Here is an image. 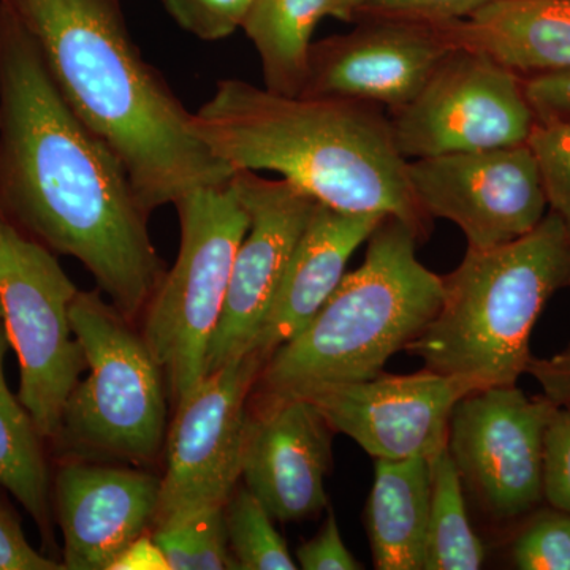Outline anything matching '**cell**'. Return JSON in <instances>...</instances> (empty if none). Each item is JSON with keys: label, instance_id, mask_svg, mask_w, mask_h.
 <instances>
[{"label": "cell", "instance_id": "27", "mask_svg": "<svg viewBox=\"0 0 570 570\" xmlns=\"http://www.w3.org/2000/svg\"><path fill=\"white\" fill-rule=\"evenodd\" d=\"M528 145L538 159L550 212L570 232V119L535 122Z\"/></svg>", "mask_w": 570, "mask_h": 570}, {"label": "cell", "instance_id": "23", "mask_svg": "<svg viewBox=\"0 0 570 570\" xmlns=\"http://www.w3.org/2000/svg\"><path fill=\"white\" fill-rule=\"evenodd\" d=\"M428 463L431 494L425 570H478L485 562V547L469 521L459 469L448 448Z\"/></svg>", "mask_w": 570, "mask_h": 570}, {"label": "cell", "instance_id": "6", "mask_svg": "<svg viewBox=\"0 0 570 570\" xmlns=\"http://www.w3.org/2000/svg\"><path fill=\"white\" fill-rule=\"evenodd\" d=\"M70 322L88 377L70 393L55 438L70 459L149 464L167 438V384L145 336L96 292L78 291Z\"/></svg>", "mask_w": 570, "mask_h": 570}, {"label": "cell", "instance_id": "29", "mask_svg": "<svg viewBox=\"0 0 570 570\" xmlns=\"http://www.w3.org/2000/svg\"><path fill=\"white\" fill-rule=\"evenodd\" d=\"M494 0H370L356 18H385L441 26L466 20Z\"/></svg>", "mask_w": 570, "mask_h": 570}, {"label": "cell", "instance_id": "24", "mask_svg": "<svg viewBox=\"0 0 570 570\" xmlns=\"http://www.w3.org/2000/svg\"><path fill=\"white\" fill-rule=\"evenodd\" d=\"M228 546L242 570L298 569L265 505L246 487H236L224 505Z\"/></svg>", "mask_w": 570, "mask_h": 570}, {"label": "cell", "instance_id": "34", "mask_svg": "<svg viewBox=\"0 0 570 570\" xmlns=\"http://www.w3.org/2000/svg\"><path fill=\"white\" fill-rule=\"evenodd\" d=\"M557 407L570 411V346L550 358H534L527 370Z\"/></svg>", "mask_w": 570, "mask_h": 570}, {"label": "cell", "instance_id": "1", "mask_svg": "<svg viewBox=\"0 0 570 570\" xmlns=\"http://www.w3.org/2000/svg\"><path fill=\"white\" fill-rule=\"evenodd\" d=\"M149 216L126 168L71 110L39 45L0 0V219L80 261L130 322L165 273Z\"/></svg>", "mask_w": 570, "mask_h": 570}, {"label": "cell", "instance_id": "4", "mask_svg": "<svg viewBox=\"0 0 570 570\" xmlns=\"http://www.w3.org/2000/svg\"><path fill=\"white\" fill-rule=\"evenodd\" d=\"M417 232L387 216L367 238L365 261L346 273L316 317L266 360L257 401L317 385L363 381L436 316L444 283L417 258Z\"/></svg>", "mask_w": 570, "mask_h": 570}, {"label": "cell", "instance_id": "9", "mask_svg": "<svg viewBox=\"0 0 570 570\" xmlns=\"http://www.w3.org/2000/svg\"><path fill=\"white\" fill-rule=\"evenodd\" d=\"M265 360L247 352L206 374L176 404L165 438V472L154 528L224 508L242 479L247 397Z\"/></svg>", "mask_w": 570, "mask_h": 570}, {"label": "cell", "instance_id": "22", "mask_svg": "<svg viewBox=\"0 0 570 570\" xmlns=\"http://www.w3.org/2000/svg\"><path fill=\"white\" fill-rule=\"evenodd\" d=\"M9 346L0 318V485L28 510L45 542L52 546V490L45 439L20 397L7 385L3 360Z\"/></svg>", "mask_w": 570, "mask_h": 570}, {"label": "cell", "instance_id": "28", "mask_svg": "<svg viewBox=\"0 0 570 570\" xmlns=\"http://www.w3.org/2000/svg\"><path fill=\"white\" fill-rule=\"evenodd\" d=\"M179 28L204 41L227 39L243 28L253 0H160Z\"/></svg>", "mask_w": 570, "mask_h": 570}, {"label": "cell", "instance_id": "25", "mask_svg": "<svg viewBox=\"0 0 570 570\" xmlns=\"http://www.w3.org/2000/svg\"><path fill=\"white\" fill-rule=\"evenodd\" d=\"M153 539L170 570L238 569L228 546L224 508L205 510L171 527L154 528Z\"/></svg>", "mask_w": 570, "mask_h": 570}, {"label": "cell", "instance_id": "30", "mask_svg": "<svg viewBox=\"0 0 570 570\" xmlns=\"http://www.w3.org/2000/svg\"><path fill=\"white\" fill-rule=\"evenodd\" d=\"M543 501L570 513V411L554 407L543 438Z\"/></svg>", "mask_w": 570, "mask_h": 570}, {"label": "cell", "instance_id": "12", "mask_svg": "<svg viewBox=\"0 0 570 570\" xmlns=\"http://www.w3.org/2000/svg\"><path fill=\"white\" fill-rule=\"evenodd\" d=\"M407 174L428 216L459 225L468 247L485 249L519 239L542 223L549 208L528 142L414 159Z\"/></svg>", "mask_w": 570, "mask_h": 570}, {"label": "cell", "instance_id": "35", "mask_svg": "<svg viewBox=\"0 0 570 570\" xmlns=\"http://www.w3.org/2000/svg\"><path fill=\"white\" fill-rule=\"evenodd\" d=\"M170 570L165 560L163 551L157 546L156 540L142 534L141 538L134 540L121 557L111 566V570Z\"/></svg>", "mask_w": 570, "mask_h": 570}, {"label": "cell", "instance_id": "14", "mask_svg": "<svg viewBox=\"0 0 570 570\" xmlns=\"http://www.w3.org/2000/svg\"><path fill=\"white\" fill-rule=\"evenodd\" d=\"M471 392L459 379L425 367L317 385L291 396L313 403L333 431L354 439L367 455L397 461L430 460L448 448L453 409Z\"/></svg>", "mask_w": 570, "mask_h": 570}, {"label": "cell", "instance_id": "36", "mask_svg": "<svg viewBox=\"0 0 570 570\" xmlns=\"http://www.w3.org/2000/svg\"><path fill=\"white\" fill-rule=\"evenodd\" d=\"M370 0H330L326 17L340 21H354L356 13L366 6Z\"/></svg>", "mask_w": 570, "mask_h": 570}, {"label": "cell", "instance_id": "10", "mask_svg": "<svg viewBox=\"0 0 570 570\" xmlns=\"http://www.w3.org/2000/svg\"><path fill=\"white\" fill-rule=\"evenodd\" d=\"M390 122L400 153L423 159L523 145L538 119L519 75L489 56L455 48Z\"/></svg>", "mask_w": 570, "mask_h": 570}, {"label": "cell", "instance_id": "5", "mask_svg": "<svg viewBox=\"0 0 570 570\" xmlns=\"http://www.w3.org/2000/svg\"><path fill=\"white\" fill-rule=\"evenodd\" d=\"M436 316L406 351L426 370L472 390L517 385L532 360L530 337L551 296L570 285V232L557 213L505 245L468 247L442 277Z\"/></svg>", "mask_w": 570, "mask_h": 570}, {"label": "cell", "instance_id": "32", "mask_svg": "<svg viewBox=\"0 0 570 570\" xmlns=\"http://www.w3.org/2000/svg\"><path fill=\"white\" fill-rule=\"evenodd\" d=\"M62 562L43 557L26 539L20 521L0 504V570H61Z\"/></svg>", "mask_w": 570, "mask_h": 570}, {"label": "cell", "instance_id": "13", "mask_svg": "<svg viewBox=\"0 0 570 570\" xmlns=\"http://www.w3.org/2000/svg\"><path fill=\"white\" fill-rule=\"evenodd\" d=\"M232 184L245 205L249 228L236 249L205 376L253 348L296 243L318 205L294 184L266 179L257 171H235Z\"/></svg>", "mask_w": 570, "mask_h": 570}, {"label": "cell", "instance_id": "8", "mask_svg": "<svg viewBox=\"0 0 570 570\" xmlns=\"http://www.w3.org/2000/svg\"><path fill=\"white\" fill-rule=\"evenodd\" d=\"M77 294L51 250L0 223V314L20 363L18 397L45 441H55L86 370L70 322Z\"/></svg>", "mask_w": 570, "mask_h": 570}, {"label": "cell", "instance_id": "17", "mask_svg": "<svg viewBox=\"0 0 570 570\" xmlns=\"http://www.w3.org/2000/svg\"><path fill=\"white\" fill-rule=\"evenodd\" d=\"M159 497L160 478L151 472L80 460L63 463L52 489L63 534V569L111 570L154 524Z\"/></svg>", "mask_w": 570, "mask_h": 570}, {"label": "cell", "instance_id": "3", "mask_svg": "<svg viewBox=\"0 0 570 570\" xmlns=\"http://www.w3.org/2000/svg\"><path fill=\"white\" fill-rule=\"evenodd\" d=\"M193 127L235 171H273L337 212L393 216L420 238L430 234L433 217L415 198L409 160L376 105L223 80L193 112Z\"/></svg>", "mask_w": 570, "mask_h": 570}, {"label": "cell", "instance_id": "20", "mask_svg": "<svg viewBox=\"0 0 570 570\" xmlns=\"http://www.w3.org/2000/svg\"><path fill=\"white\" fill-rule=\"evenodd\" d=\"M426 459L376 460L366 520L379 570H425L430 519Z\"/></svg>", "mask_w": 570, "mask_h": 570}, {"label": "cell", "instance_id": "26", "mask_svg": "<svg viewBox=\"0 0 570 570\" xmlns=\"http://www.w3.org/2000/svg\"><path fill=\"white\" fill-rule=\"evenodd\" d=\"M512 546L521 570H570V513L554 508L532 512Z\"/></svg>", "mask_w": 570, "mask_h": 570}, {"label": "cell", "instance_id": "11", "mask_svg": "<svg viewBox=\"0 0 570 570\" xmlns=\"http://www.w3.org/2000/svg\"><path fill=\"white\" fill-rule=\"evenodd\" d=\"M554 407L546 396L504 385L475 390L453 409L450 455L494 520L523 519L543 501V438Z\"/></svg>", "mask_w": 570, "mask_h": 570}, {"label": "cell", "instance_id": "18", "mask_svg": "<svg viewBox=\"0 0 570 570\" xmlns=\"http://www.w3.org/2000/svg\"><path fill=\"white\" fill-rule=\"evenodd\" d=\"M384 217L387 216L316 206L250 352H257L266 362L316 317L346 275L348 258L367 242Z\"/></svg>", "mask_w": 570, "mask_h": 570}, {"label": "cell", "instance_id": "2", "mask_svg": "<svg viewBox=\"0 0 570 570\" xmlns=\"http://www.w3.org/2000/svg\"><path fill=\"white\" fill-rule=\"evenodd\" d=\"M36 43L71 110L115 153L149 214L234 168L194 132L184 108L127 28L121 0H2Z\"/></svg>", "mask_w": 570, "mask_h": 570}, {"label": "cell", "instance_id": "38", "mask_svg": "<svg viewBox=\"0 0 570 570\" xmlns=\"http://www.w3.org/2000/svg\"><path fill=\"white\" fill-rule=\"evenodd\" d=\"M0 223H2V219H0Z\"/></svg>", "mask_w": 570, "mask_h": 570}, {"label": "cell", "instance_id": "15", "mask_svg": "<svg viewBox=\"0 0 570 570\" xmlns=\"http://www.w3.org/2000/svg\"><path fill=\"white\" fill-rule=\"evenodd\" d=\"M362 21L352 32L313 45L299 96L352 100L395 112L417 97L455 50L436 26L385 18Z\"/></svg>", "mask_w": 570, "mask_h": 570}, {"label": "cell", "instance_id": "16", "mask_svg": "<svg viewBox=\"0 0 570 570\" xmlns=\"http://www.w3.org/2000/svg\"><path fill=\"white\" fill-rule=\"evenodd\" d=\"M332 433L305 397L257 401L247 414L242 479L273 519L305 520L326 508Z\"/></svg>", "mask_w": 570, "mask_h": 570}, {"label": "cell", "instance_id": "37", "mask_svg": "<svg viewBox=\"0 0 570 570\" xmlns=\"http://www.w3.org/2000/svg\"><path fill=\"white\" fill-rule=\"evenodd\" d=\"M0 318H2V314H0Z\"/></svg>", "mask_w": 570, "mask_h": 570}, {"label": "cell", "instance_id": "21", "mask_svg": "<svg viewBox=\"0 0 570 570\" xmlns=\"http://www.w3.org/2000/svg\"><path fill=\"white\" fill-rule=\"evenodd\" d=\"M328 6L330 0H253L242 29L261 59L266 89L302 94L314 31Z\"/></svg>", "mask_w": 570, "mask_h": 570}, {"label": "cell", "instance_id": "19", "mask_svg": "<svg viewBox=\"0 0 570 570\" xmlns=\"http://www.w3.org/2000/svg\"><path fill=\"white\" fill-rule=\"evenodd\" d=\"M436 28L452 48L489 56L517 75L570 71V0H494Z\"/></svg>", "mask_w": 570, "mask_h": 570}, {"label": "cell", "instance_id": "7", "mask_svg": "<svg viewBox=\"0 0 570 570\" xmlns=\"http://www.w3.org/2000/svg\"><path fill=\"white\" fill-rule=\"evenodd\" d=\"M175 208L181 246L146 305L142 330L174 407L205 377L236 249L249 228L232 179L184 195Z\"/></svg>", "mask_w": 570, "mask_h": 570}, {"label": "cell", "instance_id": "31", "mask_svg": "<svg viewBox=\"0 0 570 570\" xmlns=\"http://www.w3.org/2000/svg\"><path fill=\"white\" fill-rule=\"evenodd\" d=\"M296 561L305 570H360L356 561L341 538L336 517L330 512L322 530L309 542L296 550Z\"/></svg>", "mask_w": 570, "mask_h": 570}, {"label": "cell", "instance_id": "33", "mask_svg": "<svg viewBox=\"0 0 570 570\" xmlns=\"http://www.w3.org/2000/svg\"><path fill=\"white\" fill-rule=\"evenodd\" d=\"M523 91L538 122L570 119V71L531 77Z\"/></svg>", "mask_w": 570, "mask_h": 570}]
</instances>
